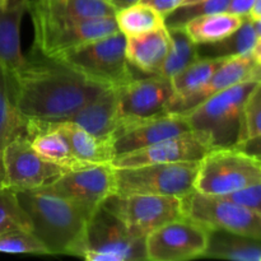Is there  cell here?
Masks as SVG:
<instances>
[{"mask_svg":"<svg viewBox=\"0 0 261 261\" xmlns=\"http://www.w3.org/2000/svg\"><path fill=\"white\" fill-rule=\"evenodd\" d=\"M10 82L19 114L25 120L50 122L69 121L106 88L61 61L32 51L27 55L24 66Z\"/></svg>","mask_w":261,"mask_h":261,"instance_id":"obj_1","label":"cell"},{"mask_svg":"<svg viewBox=\"0 0 261 261\" xmlns=\"http://www.w3.org/2000/svg\"><path fill=\"white\" fill-rule=\"evenodd\" d=\"M30 219L31 232L48 254L81 256L91 217L81 208L47 189L15 191Z\"/></svg>","mask_w":261,"mask_h":261,"instance_id":"obj_2","label":"cell"},{"mask_svg":"<svg viewBox=\"0 0 261 261\" xmlns=\"http://www.w3.org/2000/svg\"><path fill=\"white\" fill-rule=\"evenodd\" d=\"M259 81H245L209 97L184 116L191 133L209 149L234 148L242 138L247 98Z\"/></svg>","mask_w":261,"mask_h":261,"instance_id":"obj_3","label":"cell"},{"mask_svg":"<svg viewBox=\"0 0 261 261\" xmlns=\"http://www.w3.org/2000/svg\"><path fill=\"white\" fill-rule=\"evenodd\" d=\"M102 87H121L137 74L126 59V36L120 31L97 38L55 58Z\"/></svg>","mask_w":261,"mask_h":261,"instance_id":"obj_4","label":"cell"},{"mask_svg":"<svg viewBox=\"0 0 261 261\" xmlns=\"http://www.w3.org/2000/svg\"><path fill=\"white\" fill-rule=\"evenodd\" d=\"M261 181V162L237 148L209 149L199 161L194 190L224 196Z\"/></svg>","mask_w":261,"mask_h":261,"instance_id":"obj_5","label":"cell"},{"mask_svg":"<svg viewBox=\"0 0 261 261\" xmlns=\"http://www.w3.org/2000/svg\"><path fill=\"white\" fill-rule=\"evenodd\" d=\"M33 24L32 53L55 59L61 54L119 31L115 17L92 19H53L31 13Z\"/></svg>","mask_w":261,"mask_h":261,"instance_id":"obj_6","label":"cell"},{"mask_svg":"<svg viewBox=\"0 0 261 261\" xmlns=\"http://www.w3.org/2000/svg\"><path fill=\"white\" fill-rule=\"evenodd\" d=\"M81 257L89 261L147 260L145 239L130 233L126 226L102 205L87 224Z\"/></svg>","mask_w":261,"mask_h":261,"instance_id":"obj_7","label":"cell"},{"mask_svg":"<svg viewBox=\"0 0 261 261\" xmlns=\"http://www.w3.org/2000/svg\"><path fill=\"white\" fill-rule=\"evenodd\" d=\"M199 161L115 168L117 194L182 196L194 190Z\"/></svg>","mask_w":261,"mask_h":261,"instance_id":"obj_8","label":"cell"},{"mask_svg":"<svg viewBox=\"0 0 261 261\" xmlns=\"http://www.w3.org/2000/svg\"><path fill=\"white\" fill-rule=\"evenodd\" d=\"M184 217L209 229H219L261 241V213L222 196L193 190L181 198Z\"/></svg>","mask_w":261,"mask_h":261,"instance_id":"obj_9","label":"cell"},{"mask_svg":"<svg viewBox=\"0 0 261 261\" xmlns=\"http://www.w3.org/2000/svg\"><path fill=\"white\" fill-rule=\"evenodd\" d=\"M135 237L145 239L163 224L184 217L181 198L153 194H114L103 203Z\"/></svg>","mask_w":261,"mask_h":261,"instance_id":"obj_10","label":"cell"},{"mask_svg":"<svg viewBox=\"0 0 261 261\" xmlns=\"http://www.w3.org/2000/svg\"><path fill=\"white\" fill-rule=\"evenodd\" d=\"M3 168L5 188L14 191L46 189L68 172L38 154L25 132L7 144L3 153Z\"/></svg>","mask_w":261,"mask_h":261,"instance_id":"obj_11","label":"cell"},{"mask_svg":"<svg viewBox=\"0 0 261 261\" xmlns=\"http://www.w3.org/2000/svg\"><path fill=\"white\" fill-rule=\"evenodd\" d=\"M211 229L188 217L173 219L145 237L147 260L186 261L203 257Z\"/></svg>","mask_w":261,"mask_h":261,"instance_id":"obj_12","label":"cell"},{"mask_svg":"<svg viewBox=\"0 0 261 261\" xmlns=\"http://www.w3.org/2000/svg\"><path fill=\"white\" fill-rule=\"evenodd\" d=\"M46 189L71 201L92 217L110 196L117 193L115 167L106 163L68 171Z\"/></svg>","mask_w":261,"mask_h":261,"instance_id":"obj_13","label":"cell"},{"mask_svg":"<svg viewBox=\"0 0 261 261\" xmlns=\"http://www.w3.org/2000/svg\"><path fill=\"white\" fill-rule=\"evenodd\" d=\"M116 89L119 101L117 127L165 114L175 97L171 79L155 74L144 78L137 76Z\"/></svg>","mask_w":261,"mask_h":261,"instance_id":"obj_14","label":"cell"},{"mask_svg":"<svg viewBox=\"0 0 261 261\" xmlns=\"http://www.w3.org/2000/svg\"><path fill=\"white\" fill-rule=\"evenodd\" d=\"M188 133L191 129L184 115L165 112L117 127L114 134L115 153L119 157Z\"/></svg>","mask_w":261,"mask_h":261,"instance_id":"obj_15","label":"cell"},{"mask_svg":"<svg viewBox=\"0 0 261 261\" xmlns=\"http://www.w3.org/2000/svg\"><path fill=\"white\" fill-rule=\"evenodd\" d=\"M245 81L261 82V65L255 63L251 54L226 59L204 86L186 96L173 97L168 105L167 112L188 114L209 97Z\"/></svg>","mask_w":261,"mask_h":261,"instance_id":"obj_16","label":"cell"},{"mask_svg":"<svg viewBox=\"0 0 261 261\" xmlns=\"http://www.w3.org/2000/svg\"><path fill=\"white\" fill-rule=\"evenodd\" d=\"M209 148L193 133L165 139L149 147L119 155L112 161L115 168L137 167L153 163H173L200 161Z\"/></svg>","mask_w":261,"mask_h":261,"instance_id":"obj_17","label":"cell"},{"mask_svg":"<svg viewBox=\"0 0 261 261\" xmlns=\"http://www.w3.org/2000/svg\"><path fill=\"white\" fill-rule=\"evenodd\" d=\"M25 135L38 154L66 171L89 166L74 155L68 139L56 122L25 120Z\"/></svg>","mask_w":261,"mask_h":261,"instance_id":"obj_18","label":"cell"},{"mask_svg":"<svg viewBox=\"0 0 261 261\" xmlns=\"http://www.w3.org/2000/svg\"><path fill=\"white\" fill-rule=\"evenodd\" d=\"M30 0H9L0 8V66L12 78L27 61L20 45V24Z\"/></svg>","mask_w":261,"mask_h":261,"instance_id":"obj_19","label":"cell"},{"mask_svg":"<svg viewBox=\"0 0 261 261\" xmlns=\"http://www.w3.org/2000/svg\"><path fill=\"white\" fill-rule=\"evenodd\" d=\"M171 47L166 25L139 36L126 37V59L133 69L145 75H157Z\"/></svg>","mask_w":261,"mask_h":261,"instance_id":"obj_20","label":"cell"},{"mask_svg":"<svg viewBox=\"0 0 261 261\" xmlns=\"http://www.w3.org/2000/svg\"><path fill=\"white\" fill-rule=\"evenodd\" d=\"M117 106V89L106 87L69 121L97 137H114L119 120Z\"/></svg>","mask_w":261,"mask_h":261,"instance_id":"obj_21","label":"cell"},{"mask_svg":"<svg viewBox=\"0 0 261 261\" xmlns=\"http://www.w3.org/2000/svg\"><path fill=\"white\" fill-rule=\"evenodd\" d=\"M28 12L53 19H92L115 17L111 0H30Z\"/></svg>","mask_w":261,"mask_h":261,"instance_id":"obj_22","label":"cell"},{"mask_svg":"<svg viewBox=\"0 0 261 261\" xmlns=\"http://www.w3.org/2000/svg\"><path fill=\"white\" fill-rule=\"evenodd\" d=\"M70 144L74 155L88 165L112 163L116 157L114 137H97L71 121L56 122Z\"/></svg>","mask_w":261,"mask_h":261,"instance_id":"obj_23","label":"cell"},{"mask_svg":"<svg viewBox=\"0 0 261 261\" xmlns=\"http://www.w3.org/2000/svg\"><path fill=\"white\" fill-rule=\"evenodd\" d=\"M203 257L234 261H261V241L226 231L211 229L208 247Z\"/></svg>","mask_w":261,"mask_h":261,"instance_id":"obj_24","label":"cell"},{"mask_svg":"<svg viewBox=\"0 0 261 261\" xmlns=\"http://www.w3.org/2000/svg\"><path fill=\"white\" fill-rule=\"evenodd\" d=\"M25 132V119L19 114L13 99L12 82L0 66V190L5 188L3 153L8 143Z\"/></svg>","mask_w":261,"mask_h":261,"instance_id":"obj_25","label":"cell"},{"mask_svg":"<svg viewBox=\"0 0 261 261\" xmlns=\"http://www.w3.org/2000/svg\"><path fill=\"white\" fill-rule=\"evenodd\" d=\"M244 20L245 18L231 14L228 12L216 13V14L201 15L189 20L184 25V30L196 45L211 43L223 40L227 36L232 35L234 31L241 27Z\"/></svg>","mask_w":261,"mask_h":261,"instance_id":"obj_26","label":"cell"},{"mask_svg":"<svg viewBox=\"0 0 261 261\" xmlns=\"http://www.w3.org/2000/svg\"><path fill=\"white\" fill-rule=\"evenodd\" d=\"M256 40L254 22L250 18H245L241 27L223 40L198 45V55L201 59H229L250 55Z\"/></svg>","mask_w":261,"mask_h":261,"instance_id":"obj_27","label":"cell"},{"mask_svg":"<svg viewBox=\"0 0 261 261\" xmlns=\"http://www.w3.org/2000/svg\"><path fill=\"white\" fill-rule=\"evenodd\" d=\"M171 38V47L165 63L157 75L173 78L199 59L198 45L189 37L184 27L167 28Z\"/></svg>","mask_w":261,"mask_h":261,"instance_id":"obj_28","label":"cell"},{"mask_svg":"<svg viewBox=\"0 0 261 261\" xmlns=\"http://www.w3.org/2000/svg\"><path fill=\"white\" fill-rule=\"evenodd\" d=\"M115 19L119 31L126 37L143 35L165 25V18L154 9L142 3L117 10Z\"/></svg>","mask_w":261,"mask_h":261,"instance_id":"obj_29","label":"cell"},{"mask_svg":"<svg viewBox=\"0 0 261 261\" xmlns=\"http://www.w3.org/2000/svg\"><path fill=\"white\" fill-rule=\"evenodd\" d=\"M226 59H201L194 61L191 65L184 69L181 73L171 78L175 89V97H182L193 93L211 79L217 69L224 63Z\"/></svg>","mask_w":261,"mask_h":261,"instance_id":"obj_30","label":"cell"},{"mask_svg":"<svg viewBox=\"0 0 261 261\" xmlns=\"http://www.w3.org/2000/svg\"><path fill=\"white\" fill-rule=\"evenodd\" d=\"M229 2L231 0H199L195 3L182 4L165 18V25L167 28L184 27L194 18L227 12Z\"/></svg>","mask_w":261,"mask_h":261,"instance_id":"obj_31","label":"cell"},{"mask_svg":"<svg viewBox=\"0 0 261 261\" xmlns=\"http://www.w3.org/2000/svg\"><path fill=\"white\" fill-rule=\"evenodd\" d=\"M0 252L4 254H33L47 255L42 242L30 231L15 228L0 234Z\"/></svg>","mask_w":261,"mask_h":261,"instance_id":"obj_32","label":"cell"},{"mask_svg":"<svg viewBox=\"0 0 261 261\" xmlns=\"http://www.w3.org/2000/svg\"><path fill=\"white\" fill-rule=\"evenodd\" d=\"M15 228L30 229V219L20 206L15 191L4 188L0 190V234Z\"/></svg>","mask_w":261,"mask_h":261,"instance_id":"obj_33","label":"cell"},{"mask_svg":"<svg viewBox=\"0 0 261 261\" xmlns=\"http://www.w3.org/2000/svg\"><path fill=\"white\" fill-rule=\"evenodd\" d=\"M261 134V82L255 86L247 98L244 111V126L242 138L244 140ZM240 142V143H241Z\"/></svg>","mask_w":261,"mask_h":261,"instance_id":"obj_34","label":"cell"},{"mask_svg":"<svg viewBox=\"0 0 261 261\" xmlns=\"http://www.w3.org/2000/svg\"><path fill=\"white\" fill-rule=\"evenodd\" d=\"M222 198H226L234 203L241 204V205L249 206V208L261 213V181L255 185L249 186V188L236 191V193L222 196Z\"/></svg>","mask_w":261,"mask_h":261,"instance_id":"obj_35","label":"cell"},{"mask_svg":"<svg viewBox=\"0 0 261 261\" xmlns=\"http://www.w3.org/2000/svg\"><path fill=\"white\" fill-rule=\"evenodd\" d=\"M184 2L185 0H140L139 3L148 5L160 13L163 18H166L168 14L175 12L178 7H181Z\"/></svg>","mask_w":261,"mask_h":261,"instance_id":"obj_36","label":"cell"},{"mask_svg":"<svg viewBox=\"0 0 261 261\" xmlns=\"http://www.w3.org/2000/svg\"><path fill=\"white\" fill-rule=\"evenodd\" d=\"M234 148L242 150V152L251 155V157L256 158L257 161H260L261 162V134L239 143Z\"/></svg>","mask_w":261,"mask_h":261,"instance_id":"obj_37","label":"cell"},{"mask_svg":"<svg viewBox=\"0 0 261 261\" xmlns=\"http://www.w3.org/2000/svg\"><path fill=\"white\" fill-rule=\"evenodd\" d=\"M255 0H231L227 12L242 18H249Z\"/></svg>","mask_w":261,"mask_h":261,"instance_id":"obj_38","label":"cell"},{"mask_svg":"<svg viewBox=\"0 0 261 261\" xmlns=\"http://www.w3.org/2000/svg\"><path fill=\"white\" fill-rule=\"evenodd\" d=\"M251 55L252 58H254L255 63H256L257 65H261V36L260 37H257L256 43H255L254 48H252Z\"/></svg>","mask_w":261,"mask_h":261,"instance_id":"obj_39","label":"cell"},{"mask_svg":"<svg viewBox=\"0 0 261 261\" xmlns=\"http://www.w3.org/2000/svg\"><path fill=\"white\" fill-rule=\"evenodd\" d=\"M139 2L140 0H111V3L114 4V7L116 8V10L124 9V8L130 7V5H134Z\"/></svg>","mask_w":261,"mask_h":261,"instance_id":"obj_40","label":"cell"},{"mask_svg":"<svg viewBox=\"0 0 261 261\" xmlns=\"http://www.w3.org/2000/svg\"><path fill=\"white\" fill-rule=\"evenodd\" d=\"M250 19L256 20L261 18V0H255L254 7H252L251 12H250Z\"/></svg>","mask_w":261,"mask_h":261,"instance_id":"obj_41","label":"cell"},{"mask_svg":"<svg viewBox=\"0 0 261 261\" xmlns=\"http://www.w3.org/2000/svg\"><path fill=\"white\" fill-rule=\"evenodd\" d=\"M252 22H254V27H255V31H256L257 37H260L261 36V18L260 19L252 20Z\"/></svg>","mask_w":261,"mask_h":261,"instance_id":"obj_42","label":"cell"},{"mask_svg":"<svg viewBox=\"0 0 261 261\" xmlns=\"http://www.w3.org/2000/svg\"><path fill=\"white\" fill-rule=\"evenodd\" d=\"M7 0H0V8H2V7H4V5L5 4H7Z\"/></svg>","mask_w":261,"mask_h":261,"instance_id":"obj_43","label":"cell"},{"mask_svg":"<svg viewBox=\"0 0 261 261\" xmlns=\"http://www.w3.org/2000/svg\"><path fill=\"white\" fill-rule=\"evenodd\" d=\"M195 2H199V0H185L184 4H189V3H195Z\"/></svg>","mask_w":261,"mask_h":261,"instance_id":"obj_44","label":"cell"},{"mask_svg":"<svg viewBox=\"0 0 261 261\" xmlns=\"http://www.w3.org/2000/svg\"><path fill=\"white\" fill-rule=\"evenodd\" d=\"M7 2H9V0H7Z\"/></svg>","mask_w":261,"mask_h":261,"instance_id":"obj_45","label":"cell"}]
</instances>
